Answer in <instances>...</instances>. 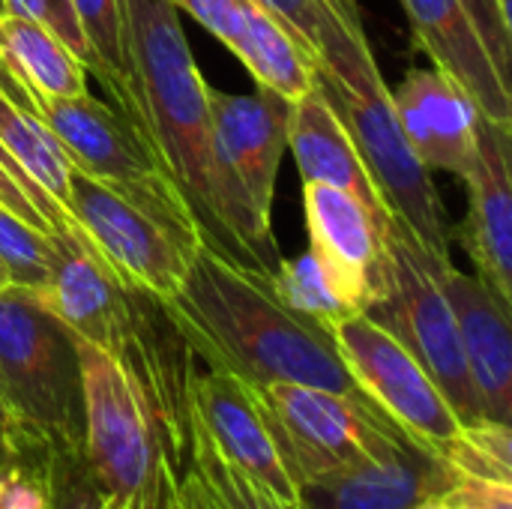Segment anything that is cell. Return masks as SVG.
<instances>
[{
  "label": "cell",
  "mask_w": 512,
  "mask_h": 509,
  "mask_svg": "<svg viewBox=\"0 0 512 509\" xmlns=\"http://www.w3.org/2000/svg\"><path fill=\"white\" fill-rule=\"evenodd\" d=\"M132 66V126L177 192L201 243L252 273L282 264L273 225L258 219L216 162L207 81L171 0H123Z\"/></svg>",
  "instance_id": "6da1fadb"
},
{
  "label": "cell",
  "mask_w": 512,
  "mask_h": 509,
  "mask_svg": "<svg viewBox=\"0 0 512 509\" xmlns=\"http://www.w3.org/2000/svg\"><path fill=\"white\" fill-rule=\"evenodd\" d=\"M51 270L36 291L87 345L108 354L141 393L165 441L171 468L186 474L192 456L195 354L165 300L123 282L84 240L75 222L48 231Z\"/></svg>",
  "instance_id": "7a4b0ae2"
},
{
  "label": "cell",
  "mask_w": 512,
  "mask_h": 509,
  "mask_svg": "<svg viewBox=\"0 0 512 509\" xmlns=\"http://www.w3.org/2000/svg\"><path fill=\"white\" fill-rule=\"evenodd\" d=\"M165 306L207 369L228 372L249 387L303 384L369 402L327 327L288 309L267 276L231 264L204 243Z\"/></svg>",
  "instance_id": "3957f363"
},
{
  "label": "cell",
  "mask_w": 512,
  "mask_h": 509,
  "mask_svg": "<svg viewBox=\"0 0 512 509\" xmlns=\"http://www.w3.org/2000/svg\"><path fill=\"white\" fill-rule=\"evenodd\" d=\"M315 87L351 135L384 207L441 264H450V228L429 168L411 150L390 87L372 57L363 24H336L315 57Z\"/></svg>",
  "instance_id": "277c9868"
},
{
  "label": "cell",
  "mask_w": 512,
  "mask_h": 509,
  "mask_svg": "<svg viewBox=\"0 0 512 509\" xmlns=\"http://www.w3.org/2000/svg\"><path fill=\"white\" fill-rule=\"evenodd\" d=\"M0 402L51 450H84L81 339L33 288H0Z\"/></svg>",
  "instance_id": "5b68a950"
},
{
  "label": "cell",
  "mask_w": 512,
  "mask_h": 509,
  "mask_svg": "<svg viewBox=\"0 0 512 509\" xmlns=\"http://www.w3.org/2000/svg\"><path fill=\"white\" fill-rule=\"evenodd\" d=\"M66 213L123 282L159 300L174 297L201 246V234L171 186L105 183L72 168Z\"/></svg>",
  "instance_id": "8992f818"
},
{
  "label": "cell",
  "mask_w": 512,
  "mask_h": 509,
  "mask_svg": "<svg viewBox=\"0 0 512 509\" xmlns=\"http://www.w3.org/2000/svg\"><path fill=\"white\" fill-rule=\"evenodd\" d=\"M84 456L117 509H171L180 477L141 393L99 348L81 339Z\"/></svg>",
  "instance_id": "52a82bcc"
},
{
  "label": "cell",
  "mask_w": 512,
  "mask_h": 509,
  "mask_svg": "<svg viewBox=\"0 0 512 509\" xmlns=\"http://www.w3.org/2000/svg\"><path fill=\"white\" fill-rule=\"evenodd\" d=\"M297 489L399 453L411 438L375 405L303 384L249 387Z\"/></svg>",
  "instance_id": "ba28073f"
},
{
  "label": "cell",
  "mask_w": 512,
  "mask_h": 509,
  "mask_svg": "<svg viewBox=\"0 0 512 509\" xmlns=\"http://www.w3.org/2000/svg\"><path fill=\"white\" fill-rule=\"evenodd\" d=\"M450 264L435 261L417 237L390 216L387 225V288L366 315L396 336L411 357L441 387L462 423L486 420L462 345L453 309L441 291V273Z\"/></svg>",
  "instance_id": "9c48e42d"
},
{
  "label": "cell",
  "mask_w": 512,
  "mask_h": 509,
  "mask_svg": "<svg viewBox=\"0 0 512 509\" xmlns=\"http://www.w3.org/2000/svg\"><path fill=\"white\" fill-rule=\"evenodd\" d=\"M330 333L360 393L411 441L444 459L465 423L411 351L366 312L333 324Z\"/></svg>",
  "instance_id": "30bf717a"
},
{
  "label": "cell",
  "mask_w": 512,
  "mask_h": 509,
  "mask_svg": "<svg viewBox=\"0 0 512 509\" xmlns=\"http://www.w3.org/2000/svg\"><path fill=\"white\" fill-rule=\"evenodd\" d=\"M303 210L318 267L354 312H366L387 288L390 219L324 183H303Z\"/></svg>",
  "instance_id": "8fae6325"
},
{
  "label": "cell",
  "mask_w": 512,
  "mask_h": 509,
  "mask_svg": "<svg viewBox=\"0 0 512 509\" xmlns=\"http://www.w3.org/2000/svg\"><path fill=\"white\" fill-rule=\"evenodd\" d=\"M213 147L222 174L237 198L264 222L273 225V195L279 165L288 147L291 105L273 90L225 93L207 87Z\"/></svg>",
  "instance_id": "7c38bea8"
},
{
  "label": "cell",
  "mask_w": 512,
  "mask_h": 509,
  "mask_svg": "<svg viewBox=\"0 0 512 509\" xmlns=\"http://www.w3.org/2000/svg\"><path fill=\"white\" fill-rule=\"evenodd\" d=\"M192 423L195 432L252 483L282 501H300V489L282 462L249 384L216 369L198 372L192 387Z\"/></svg>",
  "instance_id": "4fadbf2b"
},
{
  "label": "cell",
  "mask_w": 512,
  "mask_h": 509,
  "mask_svg": "<svg viewBox=\"0 0 512 509\" xmlns=\"http://www.w3.org/2000/svg\"><path fill=\"white\" fill-rule=\"evenodd\" d=\"M36 114L54 132L72 168L105 183L171 186L138 129L99 99L87 93L72 99H36Z\"/></svg>",
  "instance_id": "5bb4252c"
},
{
  "label": "cell",
  "mask_w": 512,
  "mask_h": 509,
  "mask_svg": "<svg viewBox=\"0 0 512 509\" xmlns=\"http://www.w3.org/2000/svg\"><path fill=\"white\" fill-rule=\"evenodd\" d=\"M399 126L429 171L468 177L477 156L480 108L441 69H411L408 78L390 90Z\"/></svg>",
  "instance_id": "9a60e30c"
},
{
  "label": "cell",
  "mask_w": 512,
  "mask_h": 509,
  "mask_svg": "<svg viewBox=\"0 0 512 509\" xmlns=\"http://www.w3.org/2000/svg\"><path fill=\"white\" fill-rule=\"evenodd\" d=\"M512 132L480 117L477 156L465 177L471 192L468 222L462 228L465 249L477 264V276L512 306Z\"/></svg>",
  "instance_id": "2e32d148"
},
{
  "label": "cell",
  "mask_w": 512,
  "mask_h": 509,
  "mask_svg": "<svg viewBox=\"0 0 512 509\" xmlns=\"http://www.w3.org/2000/svg\"><path fill=\"white\" fill-rule=\"evenodd\" d=\"M441 291L453 309L459 345L486 420L512 423V324L510 303L480 276L447 267Z\"/></svg>",
  "instance_id": "e0dca14e"
},
{
  "label": "cell",
  "mask_w": 512,
  "mask_h": 509,
  "mask_svg": "<svg viewBox=\"0 0 512 509\" xmlns=\"http://www.w3.org/2000/svg\"><path fill=\"white\" fill-rule=\"evenodd\" d=\"M459 471L438 453L408 441L381 462H366L300 486L306 509H414L441 498Z\"/></svg>",
  "instance_id": "ac0fdd59"
},
{
  "label": "cell",
  "mask_w": 512,
  "mask_h": 509,
  "mask_svg": "<svg viewBox=\"0 0 512 509\" xmlns=\"http://www.w3.org/2000/svg\"><path fill=\"white\" fill-rule=\"evenodd\" d=\"M414 39L435 69L450 75L477 102L480 114L512 129L510 81H504L462 0H402Z\"/></svg>",
  "instance_id": "d6986e66"
},
{
  "label": "cell",
  "mask_w": 512,
  "mask_h": 509,
  "mask_svg": "<svg viewBox=\"0 0 512 509\" xmlns=\"http://www.w3.org/2000/svg\"><path fill=\"white\" fill-rule=\"evenodd\" d=\"M288 147L294 153L303 183H324L351 192L369 210L390 219V210L384 207L372 177L366 174L351 135L345 132L339 114L315 84L291 105Z\"/></svg>",
  "instance_id": "ffe728a7"
},
{
  "label": "cell",
  "mask_w": 512,
  "mask_h": 509,
  "mask_svg": "<svg viewBox=\"0 0 512 509\" xmlns=\"http://www.w3.org/2000/svg\"><path fill=\"white\" fill-rule=\"evenodd\" d=\"M0 57L36 99H72L87 93V66L45 24L0 12Z\"/></svg>",
  "instance_id": "44dd1931"
},
{
  "label": "cell",
  "mask_w": 512,
  "mask_h": 509,
  "mask_svg": "<svg viewBox=\"0 0 512 509\" xmlns=\"http://www.w3.org/2000/svg\"><path fill=\"white\" fill-rule=\"evenodd\" d=\"M231 54L249 69L258 87L297 102L315 84V57L258 0H240V30Z\"/></svg>",
  "instance_id": "7402d4cb"
},
{
  "label": "cell",
  "mask_w": 512,
  "mask_h": 509,
  "mask_svg": "<svg viewBox=\"0 0 512 509\" xmlns=\"http://www.w3.org/2000/svg\"><path fill=\"white\" fill-rule=\"evenodd\" d=\"M0 153L66 210L72 162L54 132L30 108L0 93Z\"/></svg>",
  "instance_id": "603a6c76"
},
{
  "label": "cell",
  "mask_w": 512,
  "mask_h": 509,
  "mask_svg": "<svg viewBox=\"0 0 512 509\" xmlns=\"http://www.w3.org/2000/svg\"><path fill=\"white\" fill-rule=\"evenodd\" d=\"M174 504L180 509H306L282 501L228 465L198 432L192 438L189 468L180 477Z\"/></svg>",
  "instance_id": "cb8c5ba5"
},
{
  "label": "cell",
  "mask_w": 512,
  "mask_h": 509,
  "mask_svg": "<svg viewBox=\"0 0 512 509\" xmlns=\"http://www.w3.org/2000/svg\"><path fill=\"white\" fill-rule=\"evenodd\" d=\"M90 48V72L117 99V111L132 123V66L126 51L123 0H69Z\"/></svg>",
  "instance_id": "d4e9b609"
},
{
  "label": "cell",
  "mask_w": 512,
  "mask_h": 509,
  "mask_svg": "<svg viewBox=\"0 0 512 509\" xmlns=\"http://www.w3.org/2000/svg\"><path fill=\"white\" fill-rule=\"evenodd\" d=\"M273 294L294 309L297 315L318 321L321 327H333L351 315H357L330 285V279L324 276V270L318 267L312 252H303L297 258H282V264L276 267L273 276H267Z\"/></svg>",
  "instance_id": "484cf974"
},
{
  "label": "cell",
  "mask_w": 512,
  "mask_h": 509,
  "mask_svg": "<svg viewBox=\"0 0 512 509\" xmlns=\"http://www.w3.org/2000/svg\"><path fill=\"white\" fill-rule=\"evenodd\" d=\"M51 453L27 432L0 441V509H48Z\"/></svg>",
  "instance_id": "4316f807"
},
{
  "label": "cell",
  "mask_w": 512,
  "mask_h": 509,
  "mask_svg": "<svg viewBox=\"0 0 512 509\" xmlns=\"http://www.w3.org/2000/svg\"><path fill=\"white\" fill-rule=\"evenodd\" d=\"M444 459L459 471V477L512 483L510 423H495V420L465 423Z\"/></svg>",
  "instance_id": "83f0119b"
},
{
  "label": "cell",
  "mask_w": 512,
  "mask_h": 509,
  "mask_svg": "<svg viewBox=\"0 0 512 509\" xmlns=\"http://www.w3.org/2000/svg\"><path fill=\"white\" fill-rule=\"evenodd\" d=\"M0 261L12 285L39 291L48 282V270H51L48 234L27 225L3 201H0Z\"/></svg>",
  "instance_id": "f1b7e54d"
},
{
  "label": "cell",
  "mask_w": 512,
  "mask_h": 509,
  "mask_svg": "<svg viewBox=\"0 0 512 509\" xmlns=\"http://www.w3.org/2000/svg\"><path fill=\"white\" fill-rule=\"evenodd\" d=\"M264 3L297 39L300 45L318 57V48L324 45L327 33L348 21V24H363L360 21V9H345V6H336L330 0H258Z\"/></svg>",
  "instance_id": "f546056e"
},
{
  "label": "cell",
  "mask_w": 512,
  "mask_h": 509,
  "mask_svg": "<svg viewBox=\"0 0 512 509\" xmlns=\"http://www.w3.org/2000/svg\"><path fill=\"white\" fill-rule=\"evenodd\" d=\"M111 504L99 489L84 450H54L48 465V509H105Z\"/></svg>",
  "instance_id": "4dcf8cb0"
},
{
  "label": "cell",
  "mask_w": 512,
  "mask_h": 509,
  "mask_svg": "<svg viewBox=\"0 0 512 509\" xmlns=\"http://www.w3.org/2000/svg\"><path fill=\"white\" fill-rule=\"evenodd\" d=\"M498 75L510 81L512 63V15L510 0H462Z\"/></svg>",
  "instance_id": "1f68e13d"
},
{
  "label": "cell",
  "mask_w": 512,
  "mask_h": 509,
  "mask_svg": "<svg viewBox=\"0 0 512 509\" xmlns=\"http://www.w3.org/2000/svg\"><path fill=\"white\" fill-rule=\"evenodd\" d=\"M3 12H15V15H24V18L45 24L51 33H57L81 57V63L90 72V48L84 42V33L75 21L69 0H3Z\"/></svg>",
  "instance_id": "d6a6232c"
},
{
  "label": "cell",
  "mask_w": 512,
  "mask_h": 509,
  "mask_svg": "<svg viewBox=\"0 0 512 509\" xmlns=\"http://www.w3.org/2000/svg\"><path fill=\"white\" fill-rule=\"evenodd\" d=\"M171 3L189 12L222 45L234 48L237 30H240V0H171Z\"/></svg>",
  "instance_id": "836d02e7"
},
{
  "label": "cell",
  "mask_w": 512,
  "mask_h": 509,
  "mask_svg": "<svg viewBox=\"0 0 512 509\" xmlns=\"http://www.w3.org/2000/svg\"><path fill=\"white\" fill-rule=\"evenodd\" d=\"M441 501H447L453 509H512V483L459 477L441 495Z\"/></svg>",
  "instance_id": "e575fe53"
},
{
  "label": "cell",
  "mask_w": 512,
  "mask_h": 509,
  "mask_svg": "<svg viewBox=\"0 0 512 509\" xmlns=\"http://www.w3.org/2000/svg\"><path fill=\"white\" fill-rule=\"evenodd\" d=\"M0 201L15 213V216H21L27 225H33V228H39L42 234H48V225H45V219L36 213V207L24 198V192L15 186V180L0 168Z\"/></svg>",
  "instance_id": "d590c367"
},
{
  "label": "cell",
  "mask_w": 512,
  "mask_h": 509,
  "mask_svg": "<svg viewBox=\"0 0 512 509\" xmlns=\"http://www.w3.org/2000/svg\"><path fill=\"white\" fill-rule=\"evenodd\" d=\"M0 93H3L6 99H12L15 105L36 111V108H33V96H30V93H27V87L15 78V72L6 66V60H3V57H0Z\"/></svg>",
  "instance_id": "8d00e7d4"
},
{
  "label": "cell",
  "mask_w": 512,
  "mask_h": 509,
  "mask_svg": "<svg viewBox=\"0 0 512 509\" xmlns=\"http://www.w3.org/2000/svg\"><path fill=\"white\" fill-rule=\"evenodd\" d=\"M18 432H21V429L12 423V417L6 414V408H3V402H0V441H3V438H12V435H18Z\"/></svg>",
  "instance_id": "74e56055"
},
{
  "label": "cell",
  "mask_w": 512,
  "mask_h": 509,
  "mask_svg": "<svg viewBox=\"0 0 512 509\" xmlns=\"http://www.w3.org/2000/svg\"><path fill=\"white\" fill-rule=\"evenodd\" d=\"M414 509H453L447 501H441V498H432V501H426V504H420V507Z\"/></svg>",
  "instance_id": "f35d334b"
},
{
  "label": "cell",
  "mask_w": 512,
  "mask_h": 509,
  "mask_svg": "<svg viewBox=\"0 0 512 509\" xmlns=\"http://www.w3.org/2000/svg\"><path fill=\"white\" fill-rule=\"evenodd\" d=\"M3 285H9V273H6V267H3V261H0V288Z\"/></svg>",
  "instance_id": "ab89813d"
},
{
  "label": "cell",
  "mask_w": 512,
  "mask_h": 509,
  "mask_svg": "<svg viewBox=\"0 0 512 509\" xmlns=\"http://www.w3.org/2000/svg\"><path fill=\"white\" fill-rule=\"evenodd\" d=\"M330 3H336V6H345V9H354V6H357V0H330Z\"/></svg>",
  "instance_id": "60d3db41"
},
{
  "label": "cell",
  "mask_w": 512,
  "mask_h": 509,
  "mask_svg": "<svg viewBox=\"0 0 512 509\" xmlns=\"http://www.w3.org/2000/svg\"><path fill=\"white\" fill-rule=\"evenodd\" d=\"M0 12H3V0H0Z\"/></svg>",
  "instance_id": "b9f144b4"
},
{
  "label": "cell",
  "mask_w": 512,
  "mask_h": 509,
  "mask_svg": "<svg viewBox=\"0 0 512 509\" xmlns=\"http://www.w3.org/2000/svg\"><path fill=\"white\" fill-rule=\"evenodd\" d=\"M171 509H180V507H177V504H171Z\"/></svg>",
  "instance_id": "7bdbcfd3"
}]
</instances>
